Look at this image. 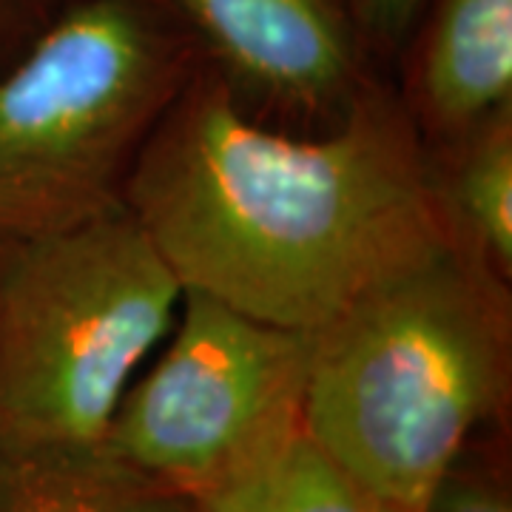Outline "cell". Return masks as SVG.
<instances>
[{"instance_id": "6da1fadb", "label": "cell", "mask_w": 512, "mask_h": 512, "mask_svg": "<svg viewBox=\"0 0 512 512\" xmlns=\"http://www.w3.org/2000/svg\"><path fill=\"white\" fill-rule=\"evenodd\" d=\"M126 208L185 291L305 333L453 228L390 97L356 92L333 131L299 137L256 123L205 69L151 131Z\"/></svg>"}, {"instance_id": "7a4b0ae2", "label": "cell", "mask_w": 512, "mask_h": 512, "mask_svg": "<svg viewBox=\"0 0 512 512\" xmlns=\"http://www.w3.org/2000/svg\"><path fill=\"white\" fill-rule=\"evenodd\" d=\"M504 285L450 228L313 330L302 430L396 512H424L507 393Z\"/></svg>"}, {"instance_id": "3957f363", "label": "cell", "mask_w": 512, "mask_h": 512, "mask_svg": "<svg viewBox=\"0 0 512 512\" xmlns=\"http://www.w3.org/2000/svg\"><path fill=\"white\" fill-rule=\"evenodd\" d=\"M197 72L140 0H74L0 72V256L126 208L154 126Z\"/></svg>"}, {"instance_id": "277c9868", "label": "cell", "mask_w": 512, "mask_h": 512, "mask_svg": "<svg viewBox=\"0 0 512 512\" xmlns=\"http://www.w3.org/2000/svg\"><path fill=\"white\" fill-rule=\"evenodd\" d=\"M183 285L128 208L0 256V424L103 444Z\"/></svg>"}, {"instance_id": "5b68a950", "label": "cell", "mask_w": 512, "mask_h": 512, "mask_svg": "<svg viewBox=\"0 0 512 512\" xmlns=\"http://www.w3.org/2000/svg\"><path fill=\"white\" fill-rule=\"evenodd\" d=\"M311 342L183 288L163 356L131 382L106 444L197 501L302 421Z\"/></svg>"}, {"instance_id": "8992f818", "label": "cell", "mask_w": 512, "mask_h": 512, "mask_svg": "<svg viewBox=\"0 0 512 512\" xmlns=\"http://www.w3.org/2000/svg\"><path fill=\"white\" fill-rule=\"evenodd\" d=\"M222 74L293 109L348 106L356 49L330 0H177Z\"/></svg>"}, {"instance_id": "52a82bcc", "label": "cell", "mask_w": 512, "mask_h": 512, "mask_svg": "<svg viewBox=\"0 0 512 512\" xmlns=\"http://www.w3.org/2000/svg\"><path fill=\"white\" fill-rule=\"evenodd\" d=\"M0 512H200L197 501L120 458L0 424Z\"/></svg>"}, {"instance_id": "ba28073f", "label": "cell", "mask_w": 512, "mask_h": 512, "mask_svg": "<svg viewBox=\"0 0 512 512\" xmlns=\"http://www.w3.org/2000/svg\"><path fill=\"white\" fill-rule=\"evenodd\" d=\"M421 109L464 137L512 106V0H441L419 69Z\"/></svg>"}, {"instance_id": "9c48e42d", "label": "cell", "mask_w": 512, "mask_h": 512, "mask_svg": "<svg viewBox=\"0 0 512 512\" xmlns=\"http://www.w3.org/2000/svg\"><path fill=\"white\" fill-rule=\"evenodd\" d=\"M200 512H396L365 490L302 430L282 433L214 490Z\"/></svg>"}, {"instance_id": "30bf717a", "label": "cell", "mask_w": 512, "mask_h": 512, "mask_svg": "<svg viewBox=\"0 0 512 512\" xmlns=\"http://www.w3.org/2000/svg\"><path fill=\"white\" fill-rule=\"evenodd\" d=\"M456 165L436 174L447 220L510 282L512 276V120L510 111L461 137Z\"/></svg>"}, {"instance_id": "8fae6325", "label": "cell", "mask_w": 512, "mask_h": 512, "mask_svg": "<svg viewBox=\"0 0 512 512\" xmlns=\"http://www.w3.org/2000/svg\"><path fill=\"white\" fill-rule=\"evenodd\" d=\"M424 512H512L510 490L498 473L476 464H456L439 478Z\"/></svg>"}, {"instance_id": "7c38bea8", "label": "cell", "mask_w": 512, "mask_h": 512, "mask_svg": "<svg viewBox=\"0 0 512 512\" xmlns=\"http://www.w3.org/2000/svg\"><path fill=\"white\" fill-rule=\"evenodd\" d=\"M365 23L382 40H399L419 12L421 0H353Z\"/></svg>"}, {"instance_id": "4fadbf2b", "label": "cell", "mask_w": 512, "mask_h": 512, "mask_svg": "<svg viewBox=\"0 0 512 512\" xmlns=\"http://www.w3.org/2000/svg\"><path fill=\"white\" fill-rule=\"evenodd\" d=\"M15 0H0V18H3V12H6V6H12Z\"/></svg>"}]
</instances>
